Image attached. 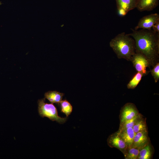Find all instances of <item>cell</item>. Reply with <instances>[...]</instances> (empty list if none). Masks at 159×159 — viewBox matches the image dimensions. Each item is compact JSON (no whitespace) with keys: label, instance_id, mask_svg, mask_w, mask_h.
<instances>
[{"label":"cell","instance_id":"1","mask_svg":"<svg viewBox=\"0 0 159 159\" xmlns=\"http://www.w3.org/2000/svg\"><path fill=\"white\" fill-rule=\"evenodd\" d=\"M128 34L135 42V52L142 54L147 58L150 67H153L159 61V33L152 29H132Z\"/></svg>","mask_w":159,"mask_h":159},{"label":"cell","instance_id":"2","mask_svg":"<svg viewBox=\"0 0 159 159\" xmlns=\"http://www.w3.org/2000/svg\"><path fill=\"white\" fill-rule=\"evenodd\" d=\"M110 45L119 59L131 61L135 53V42L128 34L122 32L117 34L110 42Z\"/></svg>","mask_w":159,"mask_h":159},{"label":"cell","instance_id":"3","mask_svg":"<svg viewBox=\"0 0 159 159\" xmlns=\"http://www.w3.org/2000/svg\"><path fill=\"white\" fill-rule=\"evenodd\" d=\"M45 98L39 100L38 101V110L39 115L42 117H47L51 120L55 121L60 124L64 123L67 120V117H59L57 109L53 103L45 102Z\"/></svg>","mask_w":159,"mask_h":159},{"label":"cell","instance_id":"4","mask_svg":"<svg viewBox=\"0 0 159 159\" xmlns=\"http://www.w3.org/2000/svg\"><path fill=\"white\" fill-rule=\"evenodd\" d=\"M131 61L137 72L142 73L143 76L148 74L149 72L147 67H150L149 63L145 57L141 53L135 52L132 56Z\"/></svg>","mask_w":159,"mask_h":159},{"label":"cell","instance_id":"5","mask_svg":"<svg viewBox=\"0 0 159 159\" xmlns=\"http://www.w3.org/2000/svg\"><path fill=\"white\" fill-rule=\"evenodd\" d=\"M140 113L135 105L132 103H127L121 108L119 116L120 123L131 119Z\"/></svg>","mask_w":159,"mask_h":159},{"label":"cell","instance_id":"6","mask_svg":"<svg viewBox=\"0 0 159 159\" xmlns=\"http://www.w3.org/2000/svg\"><path fill=\"white\" fill-rule=\"evenodd\" d=\"M158 20L159 15L158 13L152 14L145 16L140 19L134 29L137 30L142 29L151 30L153 26Z\"/></svg>","mask_w":159,"mask_h":159},{"label":"cell","instance_id":"7","mask_svg":"<svg viewBox=\"0 0 159 159\" xmlns=\"http://www.w3.org/2000/svg\"><path fill=\"white\" fill-rule=\"evenodd\" d=\"M150 142L148 130H143L135 133L131 147L140 149Z\"/></svg>","mask_w":159,"mask_h":159},{"label":"cell","instance_id":"8","mask_svg":"<svg viewBox=\"0 0 159 159\" xmlns=\"http://www.w3.org/2000/svg\"><path fill=\"white\" fill-rule=\"evenodd\" d=\"M107 141L110 147L116 148L123 153L127 147L125 143L119 136L117 131L110 135Z\"/></svg>","mask_w":159,"mask_h":159},{"label":"cell","instance_id":"9","mask_svg":"<svg viewBox=\"0 0 159 159\" xmlns=\"http://www.w3.org/2000/svg\"><path fill=\"white\" fill-rule=\"evenodd\" d=\"M159 0H138L136 8L140 11H151L158 4Z\"/></svg>","mask_w":159,"mask_h":159},{"label":"cell","instance_id":"10","mask_svg":"<svg viewBox=\"0 0 159 159\" xmlns=\"http://www.w3.org/2000/svg\"><path fill=\"white\" fill-rule=\"evenodd\" d=\"M117 132L119 136L125 143L127 146L131 147L135 134L132 127H129L122 130H118Z\"/></svg>","mask_w":159,"mask_h":159},{"label":"cell","instance_id":"11","mask_svg":"<svg viewBox=\"0 0 159 159\" xmlns=\"http://www.w3.org/2000/svg\"><path fill=\"white\" fill-rule=\"evenodd\" d=\"M138 0H116L117 9H122L127 12L136 8Z\"/></svg>","mask_w":159,"mask_h":159},{"label":"cell","instance_id":"12","mask_svg":"<svg viewBox=\"0 0 159 159\" xmlns=\"http://www.w3.org/2000/svg\"><path fill=\"white\" fill-rule=\"evenodd\" d=\"M153 154V149L150 142L140 149L137 159H150Z\"/></svg>","mask_w":159,"mask_h":159},{"label":"cell","instance_id":"13","mask_svg":"<svg viewBox=\"0 0 159 159\" xmlns=\"http://www.w3.org/2000/svg\"><path fill=\"white\" fill-rule=\"evenodd\" d=\"M64 95L63 93L57 91H49L44 94L45 98L48 99L52 103H59Z\"/></svg>","mask_w":159,"mask_h":159},{"label":"cell","instance_id":"14","mask_svg":"<svg viewBox=\"0 0 159 159\" xmlns=\"http://www.w3.org/2000/svg\"><path fill=\"white\" fill-rule=\"evenodd\" d=\"M132 128L135 134L140 131L147 130L146 118H144L142 115L137 120Z\"/></svg>","mask_w":159,"mask_h":159},{"label":"cell","instance_id":"15","mask_svg":"<svg viewBox=\"0 0 159 159\" xmlns=\"http://www.w3.org/2000/svg\"><path fill=\"white\" fill-rule=\"evenodd\" d=\"M140 149L135 148L127 147L123 154L125 159H137Z\"/></svg>","mask_w":159,"mask_h":159},{"label":"cell","instance_id":"16","mask_svg":"<svg viewBox=\"0 0 159 159\" xmlns=\"http://www.w3.org/2000/svg\"><path fill=\"white\" fill-rule=\"evenodd\" d=\"M142 115L141 114L139 113L138 115L131 119L120 123L118 130H122L130 127H132L138 119Z\"/></svg>","mask_w":159,"mask_h":159},{"label":"cell","instance_id":"17","mask_svg":"<svg viewBox=\"0 0 159 159\" xmlns=\"http://www.w3.org/2000/svg\"><path fill=\"white\" fill-rule=\"evenodd\" d=\"M143 76V74L137 72L127 85V87L128 89H134L138 85Z\"/></svg>","mask_w":159,"mask_h":159},{"label":"cell","instance_id":"18","mask_svg":"<svg viewBox=\"0 0 159 159\" xmlns=\"http://www.w3.org/2000/svg\"><path fill=\"white\" fill-rule=\"evenodd\" d=\"M60 104L61 111L65 114L67 117H68L71 113L72 107L71 104L66 100H62Z\"/></svg>","mask_w":159,"mask_h":159},{"label":"cell","instance_id":"19","mask_svg":"<svg viewBox=\"0 0 159 159\" xmlns=\"http://www.w3.org/2000/svg\"><path fill=\"white\" fill-rule=\"evenodd\" d=\"M150 72L155 82L156 83L159 79V63L157 62L151 69Z\"/></svg>","mask_w":159,"mask_h":159},{"label":"cell","instance_id":"20","mask_svg":"<svg viewBox=\"0 0 159 159\" xmlns=\"http://www.w3.org/2000/svg\"><path fill=\"white\" fill-rule=\"evenodd\" d=\"M117 9L118 13L119 15L120 16H124L128 13L127 11L122 9L118 8Z\"/></svg>","mask_w":159,"mask_h":159},{"label":"cell","instance_id":"21","mask_svg":"<svg viewBox=\"0 0 159 159\" xmlns=\"http://www.w3.org/2000/svg\"><path fill=\"white\" fill-rule=\"evenodd\" d=\"M152 28L154 31L159 33V20L153 26Z\"/></svg>","mask_w":159,"mask_h":159}]
</instances>
